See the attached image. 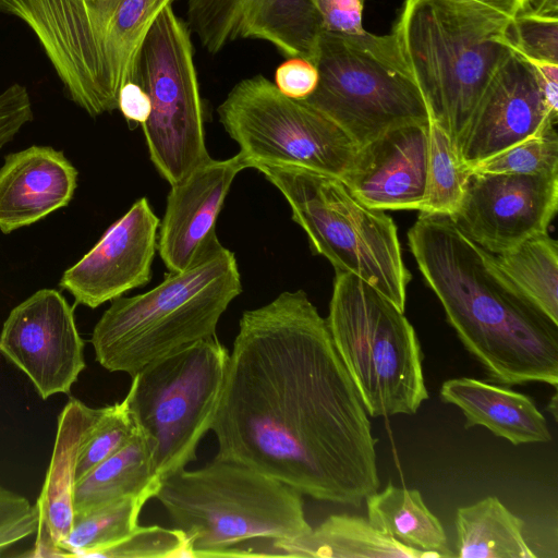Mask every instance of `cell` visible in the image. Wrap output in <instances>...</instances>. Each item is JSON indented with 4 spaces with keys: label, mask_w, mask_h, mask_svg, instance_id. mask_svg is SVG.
<instances>
[{
    "label": "cell",
    "mask_w": 558,
    "mask_h": 558,
    "mask_svg": "<svg viewBox=\"0 0 558 558\" xmlns=\"http://www.w3.org/2000/svg\"><path fill=\"white\" fill-rule=\"evenodd\" d=\"M313 62L318 83L303 101L339 125L357 148L391 129L429 122L393 32L323 31Z\"/></svg>",
    "instance_id": "9"
},
{
    "label": "cell",
    "mask_w": 558,
    "mask_h": 558,
    "mask_svg": "<svg viewBox=\"0 0 558 558\" xmlns=\"http://www.w3.org/2000/svg\"><path fill=\"white\" fill-rule=\"evenodd\" d=\"M265 556L329 558H438L377 530L368 519L332 514L303 537L270 541Z\"/></svg>",
    "instance_id": "23"
},
{
    "label": "cell",
    "mask_w": 558,
    "mask_h": 558,
    "mask_svg": "<svg viewBox=\"0 0 558 558\" xmlns=\"http://www.w3.org/2000/svg\"><path fill=\"white\" fill-rule=\"evenodd\" d=\"M148 494L125 497L85 511L74 512L73 524L60 544V557L87 558L138 526V517Z\"/></svg>",
    "instance_id": "28"
},
{
    "label": "cell",
    "mask_w": 558,
    "mask_h": 558,
    "mask_svg": "<svg viewBox=\"0 0 558 558\" xmlns=\"http://www.w3.org/2000/svg\"><path fill=\"white\" fill-rule=\"evenodd\" d=\"M34 120L32 100L27 88L13 83L0 93V151Z\"/></svg>",
    "instance_id": "35"
},
{
    "label": "cell",
    "mask_w": 558,
    "mask_h": 558,
    "mask_svg": "<svg viewBox=\"0 0 558 558\" xmlns=\"http://www.w3.org/2000/svg\"><path fill=\"white\" fill-rule=\"evenodd\" d=\"M210 430L218 457L317 500L359 507L380 485L365 408L301 289L242 314Z\"/></svg>",
    "instance_id": "1"
},
{
    "label": "cell",
    "mask_w": 558,
    "mask_h": 558,
    "mask_svg": "<svg viewBox=\"0 0 558 558\" xmlns=\"http://www.w3.org/2000/svg\"><path fill=\"white\" fill-rule=\"evenodd\" d=\"M429 122L391 129L357 148L341 181L365 206L420 210L424 199Z\"/></svg>",
    "instance_id": "18"
},
{
    "label": "cell",
    "mask_w": 558,
    "mask_h": 558,
    "mask_svg": "<svg viewBox=\"0 0 558 558\" xmlns=\"http://www.w3.org/2000/svg\"><path fill=\"white\" fill-rule=\"evenodd\" d=\"M160 220L141 197L59 281L75 304L96 308L146 286L157 251Z\"/></svg>",
    "instance_id": "16"
},
{
    "label": "cell",
    "mask_w": 558,
    "mask_h": 558,
    "mask_svg": "<svg viewBox=\"0 0 558 558\" xmlns=\"http://www.w3.org/2000/svg\"><path fill=\"white\" fill-rule=\"evenodd\" d=\"M186 17L213 54L238 39H260L286 58L313 62L323 32L312 0H186Z\"/></svg>",
    "instance_id": "15"
},
{
    "label": "cell",
    "mask_w": 558,
    "mask_h": 558,
    "mask_svg": "<svg viewBox=\"0 0 558 558\" xmlns=\"http://www.w3.org/2000/svg\"><path fill=\"white\" fill-rule=\"evenodd\" d=\"M556 123L535 68L513 50L485 89L458 146V157L470 167Z\"/></svg>",
    "instance_id": "17"
},
{
    "label": "cell",
    "mask_w": 558,
    "mask_h": 558,
    "mask_svg": "<svg viewBox=\"0 0 558 558\" xmlns=\"http://www.w3.org/2000/svg\"><path fill=\"white\" fill-rule=\"evenodd\" d=\"M517 15L558 19V0H520Z\"/></svg>",
    "instance_id": "39"
},
{
    "label": "cell",
    "mask_w": 558,
    "mask_h": 558,
    "mask_svg": "<svg viewBox=\"0 0 558 558\" xmlns=\"http://www.w3.org/2000/svg\"><path fill=\"white\" fill-rule=\"evenodd\" d=\"M77 177L64 153L51 146L32 145L5 155L0 168V231L10 234L66 207Z\"/></svg>",
    "instance_id": "20"
},
{
    "label": "cell",
    "mask_w": 558,
    "mask_h": 558,
    "mask_svg": "<svg viewBox=\"0 0 558 558\" xmlns=\"http://www.w3.org/2000/svg\"><path fill=\"white\" fill-rule=\"evenodd\" d=\"M324 32L355 35L364 32L362 24L365 0H312Z\"/></svg>",
    "instance_id": "36"
},
{
    "label": "cell",
    "mask_w": 558,
    "mask_h": 558,
    "mask_svg": "<svg viewBox=\"0 0 558 558\" xmlns=\"http://www.w3.org/2000/svg\"><path fill=\"white\" fill-rule=\"evenodd\" d=\"M440 398L460 408L465 427L481 425L518 446L547 442L545 416L526 395L487 381L461 377L444 381Z\"/></svg>",
    "instance_id": "22"
},
{
    "label": "cell",
    "mask_w": 558,
    "mask_h": 558,
    "mask_svg": "<svg viewBox=\"0 0 558 558\" xmlns=\"http://www.w3.org/2000/svg\"><path fill=\"white\" fill-rule=\"evenodd\" d=\"M135 430L136 426L125 398L119 403L98 409L96 418L87 429L77 452L76 482L125 446Z\"/></svg>",
    "instance_id": "30"
},
{
    "label": "cell",
    "mask_w": 558,
    "mask_h": 558,
    "mask_svg": "<svg viewBox=\"0 0 558 558\" xmlns=\"http://www.w3.org/2000/svg\"><path fill=\"white\" fill-rule=\"evenodd\" d=\"M510 38L513 50L527 61L558 64V19L517 15Z\"/></svg>",
    "instance_id": "33"
},
{
    "label": "cell",
    "mask_w": 558,
    "mask_h": 558,
    "mask_svg": "<svg viewBox=\"0 0 558 558\" xmlns=\"http://www.w3.org/2000/svg\"><path fill=\"white\" fill-rule=\"evenodd\" d=\"M556 124L470 166L471 172L510 174L558 173V135Z\"/></svg>",
    "instance_id": "31"
},
{
    "label": "cell",
    "mask_w": 558,
    "mask_h": 558,
    "mask_svg": "<svg viewBox=\"0 0 558 558\" xmlns=\"http://www.w3.org/2000/svg\"><path fill=\"white\" fill-rule=\"evenodd\" d=\"M470 174L449 136L429 120L426 184L420 213L451 217L461 204Z\"/></svg>",
    "instance_id": "29"
},
{
    "label": "cell",
    "mask_w": 558,
    "mask_h": 558,
    "mask_svg": "<svg viewBox=\"0 0 558 558\" xmlns=\"http://www.w3.org/2000/svg\"><path fill=\"white\" fill-rule=\"evenodd\" d=\"M247 168L243 156L209 159L170 185L157 251L169 272L187 268L217 238L216 221L231 184Z\"/></svg>",
    "instance_id": "19"
},
{
    "label": "cell",
    "mask_w": 558,
    "mask_h": 558,
    "mask_svg": "<svg viewBox=\"0 0 558 558\" xmlns=\"http://www.w3.org/2000/svg\"><path fill=\"white\" fill-rule=\"evenodd\" d=\"M97 412L98 409L72 398L59 414L50 464L35 504L38 514L36 539L34 548L25 556L60 557V544L73 524L77 452Z\"/></svg>",
    "instance_id": "21"
},
{
    "label": "cell",
    "mask_w": 558,
    "mask_h": 558,
    "mask_svg": "<svg viewBox=\"0 0 558 558\" xmlns=\"http://www.w3.org/2000/svg\"><path fill=\"white\" fill-rule=\"evenodd\" d=\"M241 292L235 256L216 238L187 268L168 271L154 289L112 300L93 329L95 359L132 378L149 363L216 336L221 315Z\"/></svg>",
    "instance_id": "5"
},
{
    "label": "cell",
    "mask_w": 558,
    "mask_h": 558,
    "mask_svg": "<svg viewBox=\"0 0 558 558\" xmlns=\"http://www.w3.org/2000/svg\"><path fill=\"white\" fill-rule=\"evenodd\" d=\"M403 312L357 276L336 271L326 323L372 417L414 414L428 399L421 344Z\"/></svg>",
    "instance_id": "8"
},
{
    "label": "cell",
    "mask_w": 558,
    "mask_h": 558,
    "mask_svg": "<svg viewBox=\"0 0 558 558\" xmlns=\"http://www.w3.org/2000/svg\"><path fill=\"white\" fill-rule=\"evenodd\" d=\"M524 521L494 496L457 510L460 558H535L523 535Z\"/></svg>",
    "instance_id": "25"
},
{
    "label": "cell",
    "mask_w": 558,
    "mask_h": 558,
    "mask_svg": "<svg viewBox=\"0 0 558 558\" xmlns=\"http://www.w3.org/2000/svg\"><path fill=\"white\" fill-rule=\"evenodd\" d=\"M492 9L509 19H513L518 12L520 0H471Z\"/></svg>",
    "instance_id": "40"
},
{
    "label": "cell",
    "mask_w": 558,
    "mask_h": 558,
    "mask_svg": "<svg viewBox=\"0 0 558 558\" xmlns=\"http://www.w3.org/2000/svg\"><path fill=\"white\" fill-rule=\"evenodd\" d=\"M408 244L448 323L489 378L557 388L558 325L530 302L450 216L421 213Z\"/></svg>",
    "instance_id": "2"
},
{
    "label": "cell",
    "mask_w": 558,
    "mask_h": 558,
    "mask_svg": "<svg viewBox=\"0 0 558 558\" xmlns=\"http://www.w3.org/2000/svg\"><path fill=\"white\" fill-rule=\"evenodd\" d=\"M135 82L151 105L141 125L149 158L158 173L175 184L210 156L191 31L172 4L156 16L142 43Z\"/></svg>",
    "instance_id": "11"
},
{
    "label": "cell",
    "mask_w": 558,
    "mask_h": 558,
    "mask_svg": "<svg viewBox=\"0 0 558 558\" xmlns=\"http://www.w3.org/2000/svg\"><path fill=\"white\" fill-rule=\"evenodd\" d=\"M174 0H0L35 35L69 98L89 117L118 109L142 43Z\"/></svg>",
    "instance_id": "4"
},
{
    "label": "cell",
    "mask_w": 558,
    "mask_h": 558,
    "mask_svg": "<svg viewBox=\"0 0 558 558\" xmlns=\"http://www.w3.org/2000/svg\"><path fill=\"white\" fill-rule=\"evenodd\" d=\"M118 109L129 123L142 125L150 114L149 96L137 82L130 81L119 92Z\"/></svg>",
    "instance_id": "38"
},
{
    "label": "cell",
    "mask_w": 558,
    "mask_h": 558,
    "mask_svg": "<svg viewBox=\"0 0 558 558\" xmlns=\"http://www.w3.org/2000/svg\"><path fill=\"white\" fill-rule=\"evenodd\" d=\"M368 521L380 532L410 547L440 557H453L440 521L417 489L387 487L366 497Z\"/></svg>",
    "instance_id": "26"
},
{
    "label": "cell",
    "mask_w": 558,
    "mask_h": 558,
    "mask_svg": "<svg viewBox=\"0 0 558 558\" xmlns=\"http://www.w3.org/2000/svg\"><path fill=\"white\" fill-rule=\"evenodd\" d=\"M253 168L284 196L315 254L326 257L335 271L366 281L404 311L411 272L390 216L365 206L337 177L288 165Z\"/></svg>",
    "instance_id": "7"
},
{
    "label": "cell",
    "mask_w": 558,
    "mask_h": 558,
    "mask_svg": "<svg viewBox=\"0 0 558 558\" xmlns=\"http://www.w3.org/2000/svg\"><path fill=\"white\" fill-rule=\"evenodd\" d=\"M155 498L184 533L190 557H229L241 543L292 541L312 530L300 492L217 454L163 480Z\"/></svg>",
    "instance_id": "6"
},
{
    "label": "cell",
    "mask_w": 558,
    "mask_h": 558,
    "mask_svg": "<svg viewBox=\"0 0 558 558\" xmlns=\"http://www.w3.org/2000/svg\"><path fill=\"white\" fill-rule=\"evenodd\" d=\"M229 355L214 336L149 363L132 377L125 396L129 411L161 482L196 460L219 405Z\"/></svg>",
    "instance_id": "10"
},
{
    "label": "cell",
    "mask_w": 558,
    "mask_h": 558,
    "mask_svg": "<svg viewBox=\"0 0 558 558\" xmlns=\"http://www.w3.org/2000/svg\"><path fill=\"white\" fill-rule=\"evenodd\" d=\"M558 207V173L471 172L451 216L457 227L492 254L546 233Z\"/></svg>",
    "instance_id": "14"
},
{
    "label": "cell",
    "mask_w": 558,
    "mask_h": 558,
    "mask_svg": "<svg viewBox=\"0 0 558 558\" xmlns=\"http://www.w3.org/2000/svg\"><path fill=\"white\" fill-rule=\"evenodd\" d=\"M160 485L147 440L136 427L125 446L75 483L74 512L142 494L155 498Z\"/></svg>",
    "instance_id": "24"
},
{
    "label": "cell",
    "mask_w": 558,
    "mask_h": 558,
    "mask_svg": "<svg viewBox=\"0 0 558 558\" xmlns=\"http://www.w3.org/2000/svg\"><path fill=\"white\" fill-rule=\"evenodd\" d=\"M37 523L36 506L0 486V554L36 533Z\"/></svg>",
    "instance_id": "34"
},
{
    "label": "cell",
    "mask_w": 558,
    "mask_h": 558,
    "mask_svg": "<svg viewBox=\"0 0 558 558\" xmlns=\"http://www.w3.org/2000/svg\"><path fill=\"white\" fill-rule=\"evenodd\" d=\"M318 71L312 61L302 57H291L282 62L275 72V85L284 96L306 99L316 88Z\"/></svg>",
    "instance_id": "37"
},
{
    "label": "cell",
    "mask_w": 558,
    "mask_h": 558,
    "mask_svg": "<svg viewBox=\"0 0 558 558\" xmlns=\"http://www.w3.org/2000/svg\"><path fill=\"white\" fill-rule=\"evenodd\" d=\"M0 353L32 381L41 399L69 393L85 368L73 307L54 289H40L9 313Z\"/></svg>",
    "instance_id": "13"
},
{
    "label": "cell",
    "mask_w": 558,
    "mask_h": 558,
    "mask_svg": "<svg viewBox=\"0 0 558 558\" xmlns=\"http://www.w3.org/2000/svg\"><path fill=\"white\" fill-rule=\"evenodd\" d=\"M511 21L471 0H404L392 32L429 120L456 149L493 76L513 53Z\"/></svg>",
    "instance_id": "3"
},
{
    "label": "cell",
    "mask_w": 558,
    "mask_h": 558,
    "mask_svg": "<svg viewBox=\"0 0 558 558\" xmlns=\"http://www.w3.org/2000/svg\"><path fill=\"white\" fill-rule=\"evenodd\" d=\"M89 557L105 558H170L190 557L184 533L161 526H137L120 541L99 548Z\"/></svg>",
    "instance_id": "32"
},
{
    "label": "cell",
    "mask_w": 558,
    "mask_h": 558,
    "mask_svg": "<svg viewBox=\"0 0 558 558\" xmlns=\"http://www.w3.org/2000/svg\"><path fill=\"white\" fill-rule=\"evenodd\" d=\"M217 112L247 168L296 166L341 180L357 150L332 120L303 100L284 96L262 74L236 83Z\"/></svg>",
    "instance_id": "12"
},
{
    "label": "cell",
    "mask_w": 558,
    "mask_h": 558,
    "mask_svg": "<svg viewBox=\"0 0 558 558\" xmlns=\"http://www.w3.org/2000/svg\"><path fill=\"white\" fill-rule=\"evenodd\" d=\"M504 276L545 316L558 325V245L548 232L494 254Z\"/></svg>",
    "instance_id": "27"
}]
</instances>
